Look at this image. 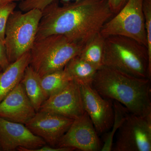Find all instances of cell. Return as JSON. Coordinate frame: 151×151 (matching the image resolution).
<instances>
[{
    "label": "cell",
    "instance_id": "obj_3",
    "mask_svg": "<svg viewBox=\"0 0 151 151\" xmlns=\"http://www.w3.org/2000/svg\"><path fill=\"white\" fill-rule=\"evenodd\" d=\"M103 63L129 75L151 79L147 47L130 38L119 35L105 38Z\"/></svg>",
    "mask_w": 151,
    "mask_h": 151
},
{
    "label": "cell",
    "instance_id": "obj_2",
    "mask_svg": "<svg viewBox=\"0 0 151 151\" xmlns=\"http://www.w3.org/2000/svg\"><path fill=\"white\" fill-rule=\"evenodd\" d=\"M92 86L104 98L122 104L130 113L151 114V79L129 75L103 65L98 69Z\"/></svg>",
    "mask_w": 151,
    "mask_h": 151
},
{
    "label": "cell",
    "instance_id": "obj_1",
    "mask_svg": "<svg viewBox=\"0 0 151 151\" xmlns=\"http://www.w3.org/2000/svg\"><path fill=\"white\" fill-rule=\"evenodd\" d=\"M60 5L53 2L42 10L35 40L60 35L84 45L113 14L108 0H77Z\"/></svg>",
    "mask_w": 151,
    "mask_h": 151
},
{
    "label": "cell",
    "instance_id": "obj_19",
    "mask_svg": "<svg viewBox=\"0 0 151 151\" xmlns=\"http://www.w3.org/2000/svg\"><path fill=\"white\" fill-rule=\"evenodd\" d=\"M112 101L114 111V122L111 130L104 134V143L101 149L102 151H112L114 136L129 112L119 102L115 100Z\"/></svg>",
    "mask_w": 151,
    "mask_h": 151
},
{
    "label": "cell",
    "instance_id": "obj_18",
    "mask_svg": "<svg viewBox=\"0 0 151 151\" xmlns=\"http://www.w3.org/2000/svg\"><path fill=\"white\" fill-rule=\"evenodd\" d=\"M40 83L47 98L72 80L64 70H58L40 76Z\"/></svg>",
    "mask_w": 151,
    "mask_h": 151
},
{
    "label": "cell",
    "instance_id": "obj_9",
    "mask_svg": "<svg viewBox=\"0 0 151 151\" xmlns=\"http://www.w3.org/2000/svg\"><path fill=\"white\" fill-rule=\"evenodd\" d=\"M39 111L49 112L74 119L85 113L80 85L71 80L63 88L48 97Z\"/></svg>",
    "mask_w": 151,
    "mask_h": 151
},
{
    "label": "cell",
    "instance_id": "obj_25",
    "mask_svg": "<svg viewBox=\"0 0 151 151\" xmlns=\"http://www.w3.org/2000/svg\"><path fill=\"white\" fill-rule=\"evenodd\" d=\"M75 150V149L73 148L54 147L46 145L42 146L39 148L34 150L33 151H72Z\"/></svg>",
    "mask_w": 151,
    "mask_h": 151
},
{
    "label": "cell",
    "instance_id": "obj_4",
    "mask_svg": "<svg viewBox=\"0 0 151 151\" xmlns=\"http://www.w3.org/2000/svg\"><path fill=\"white\" fill-rule=\"evenodd\" d=\"M84 46L60 35L35 40L29 51V65L40 76L62 70Z\"/></svg>",
    "mask_w": 151,
    "mask_h": 151
},
{
    "label": "cell",
    "instance_id": "obj_17",
    "mask_svg": "<svg viewBox=\"0 0 151 151\" xmlns=\"http://www.w3.org/2000/svg\"><path fill=\"white\" fill-rule=\"evenodd\" d=\"M105 39L100 32L98 33L84 45L78 55L97 70L103 66Z\"/></svg>",
    "mask_w": 151,
    "mask_h": 151
},
{
    "label": "cell",
    "instance_id": "obj_26",
    "mask_svg": "<svg viewBox=\"0 0 151 151\" xmlns=\"http://www.w3.org/2000/svg\"><path fill=\"white\" fill-rule=\"evenodd\" d=\"M24 1V0H0V4H3V3H9V2H15L17 1Z\"/></svg>",
    "mask_w": 151,
    "mask_h": 151
},
{
    "label": "cell",
    "instance_id": "obj_16",
    "mask_svg": "<svg viewBox=\"0 0 151 151\" xmlns=\"http://www.w3.org/2000/svg\"><path fill=\"white\" fill-rule=\"evenodd\" d=\"M63 69L72 80L78 84H92L97 70L93 65L78 55L70 60Z\"/></svg>",
    "mask_w": 151,
    "mask_h": 151
},
{
    "label": "cell",
    "instance_id": "obj_28",
    "mask_svg": "<svg viewBox=\"0 0 151 151\" xmlns=\"http://www.w3.org/2000/svg\"><path fill=\"white\" fill-rule=\"evenodd\" d=\"M0 151H1V146H0Z\"/></svg>",
    "mask_w": 151,
    "mask_h": 151
},
{
    "label": "cell",
    "instance_id": "obj_15",
    "mask_svg": "<svg viewBox=\"0 0 151 151\" xmlns=\"http://www.w3.org/2000/svg\"><path fill=\"white\" fill-rule=\"evenodd\" d=\"M40 76L30 65L26 68L21 82L36 112L47 99L40 83Z\"/></svg>",
    "mask_w": 151,
    "mask_h": 151
},
{
    "label": "cell",
    "instance_id": "obj_6",
    "mask_svg": "<svg viewBox=\"0 0 151 151\" xmlns=\"http://www.w3.org/2000/svg\"><path fill=\"white\" fill-rule=\"evenodd\" d=\"M144 0H128L120 11L103 26L100 33L105 38L119 35L130 38L147 47Z\"/></svg>",
    "mask_w": 151,
    "mask_h": 151
},
{
    "label": "cell",
    "instance_id": "obj_24",
    "mask_svg": "<svg viewBox=\"0 0 151 151\" xmlns=\"http://www.w3.org/2000/svg\"><path fill=\"white\" fill-rule=\"evenodd\" d=\"M128 0H108V3L109 8L113 14H116L124 5Z\"/></svg>",
    "mask_w": 151,
    "mask_h": 151
},
{
    "label": "cell",
    "instance_id": "obj_21",
    "mask_svg": "<svg viewBox=\"0 0 151 151\" xmlns=\"http://www.w3.org/2000/svg\"><path fill=\"white\" fill-rule=\"evenodd\" d=\"M16 6L17 4L14 2L0 4V40L4 44L7 23Z\"/></svg>",
    "mask_w": 151,
    "mask_h": 151
},
{
    "label": "cell",
    "instance_id": "obj_7",
    "mask_svg": "<svg viewBox=\"0 0 151 151\" xmlns=\"http://www.w3.org/2000/svg\"><path fill=\"white\" fill-rule=\"evenodd\" d=\"M112 151H151V114L129 112L117 131Z\"/></svg>",
    "mask_w": 151,
    "mask_h": 151
},
{
    "label": "cell",
    "instance_id": "obj_27",
    "mask_svg": "<svg viewBox=\"0 0 151 151\" xmlns=\"http://www.w3.org/2000/svg\"><path fill=\"white\" fill-rule=\"evenodd\" d=\"M2 71V69L1 68V67H0V73H1Z\"/></svg>",
    "mask_w": 151,
    "mask_h": 151
},
{
    "label": "cell",
    "instance_id": "obj_10",
    "mask_svg": "<svg viewBox=\"0 0 151 151\" xmlns=\"http://www.w3.org/2000/svg\"><path fill=\"white\" fill-rule=\"evenodd\" d=\"M102 143L92 121L86 112L73 119L57 147H71L82 151H101Z\"/></svg>",
    "mask_w": 151,
    "mask_h": 151
},
{
    "label": "cell",
    "instance_id": "obj_8",
    "mask_svg": "<svg viewBox=\"0 0 151 151\" xmlns=\"http://www.w3.org/2000/svg\"><path fill=\"white\" fill-rule=\"evenodd\" d=\"M79 84L84 111L89 115L97 134L99 135L107 133L114 122L113 101L102 97L92 84Z\"/></svg>",
    "mask_w": 151,
    "mask_h": 151
},
{
    "label": "cell",
    "instance_id": "obj_5",
    "mask_svg": "<svg viewBox=\"0 0 151 151\" xmlns=\"http://www.w3.org/2000/svg\"><path fill=\"white\" fill-rule=\"evenodd\" d=\"M42 11H14L6 26L4 45L10 64L28 52L36 40Z\"/></svg>",
    "mask_w": 151,
    "mask_h": 151
},
{
    "label": "cell",
    "instance_id": "obj_20",
    "mask_svg": "<svg viewBox=\"0 0 151 151\" xmlns=\"http://www.w3.org/2000/svg\"><path fill=\"white\" fill-rule=\"evenodd\" d=\"M143 11L147 35V47L148 53L149 72L151 76V0H144Z\"/></svg>",
    "mask_w": 151,
    "mask_h": 151
},
{
    "label": "cell",
    "instance_id": "obj_12",
    "mask_svg": "<svg viewBox=\"0 0 151 151\" xmlns=\"http://www.w3.org/2000/svg\"><path fill=\"white\" fill-rule=\"evenodd\" d=\"M73 121V119L58 114L39 111L25 126L47 145L57 147Z\"/></svg>",
    "mask_w": 151,
    "mask_h": 151
},
{
    "label": "cell",
    "instance_id": "obj_23",
    "mask_svg": "<svg viewBox=\"0 0 151 151\" xmlns=\"http://www.w3.org/2000/svg\"><path fill=\"white\" fill-rule=\"evenodd\" d=\"M9 64L5 46L0 40V67L4 70Z\"/></svg>",
    "mask_w": 151,
    "mask_h": 151
},
{
    "label": "cell",
    "instance_id": "obj_22",
    "mask_svg": "<svg viewBox=\"0 0 151 151\" xmlns=\"http://www.w3.org/2000/svg\"><path fill=\"white\" fill-rule=\"evenodd\" d=\"M59 1L68 2L77 0H24L20 3L19 8L21 11L24 12L34 9H39L42 10L51 3Z\"/></svg>",
    "mask_w": 151,
    "mask_h": 151
},
{
    "label": "cell",
    "instance_id": "obj_14",
    "mask_svg": "<svg viewBox=\"0 0 151 151\" xmlns=\"http://www.w3.org/2000/svg\"><path fill=\"white\" fill-rule=\"evenodd\" d=\"M30 60L29 51L0 73V102L21 82L26 68L29 65Z\"/></svg>",
    "mask_w": 151,
    "mask_h": 151
},
{
    "label": "cell",
    "instance_id": "obj_11",
    "mask_svg": "<svg viewBox=\"0 0 151 151\" xmlns=\"http://www.w3.org/2000/svg\"><path fill=\"white\" fill-rule=\"evenodd\" d=\"M47 145L24 124L0 118V146L3 151H33Z\"/></svg>",
    "mask_w": 151,
    "mask_h": 151
},
{
    "label": "cell",
    "instance_id": "obj_13",
    "mask_svg": "<svg viewBox=\"0 0 151 151\" xmlns=\"http://www.w3.org/2000/svg\"><path fill=\"white\" fill-rule=\"evenodd\" d=\"M36 113L21 82L0 102V118L25 125Z\"/></svg>",
    "mask_w": 151,
    "mask_h": 151
}]
</instances>
